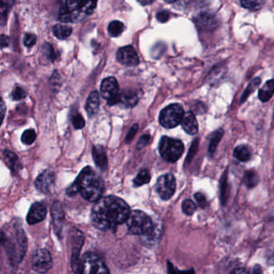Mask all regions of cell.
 <instances>
[{
	"mask_svg": "<svg viewBox=\"0 0 274 274\" xmlns=\"http://www.w3.org/2000/svg\"><path fill=\"white\" fill-rule=\"evenodd\" d=\"M131 214L128 205L116 196H105L99 199L91 212L92 224L101 231L113 230L126 222Z\"/></svg>",
	"mask_w": 274,
	"mask_h": 274,
	"instance_id": "1",
	"label": "cell"
},
{
	"mask_svg": "<svg viewBox=\"0 0 274 274\" xmlns=\"http://www.w3.org/2000/svg\"><path fill=\"white\" fill-rule=\"evenodd\" d=\"M129 233L141 237V242L146 246H155L162 235V224L139 210L131 211L126 220Z\"/></svg>",
	"mask_w": 274,
	"mask_h": 274,
	"instance_id": "2",
	"label": "cell"
},
{
	"mask_svg": "<svg viewBox=\"0 0 274 274\" xmlns=\"http://www.w3.org/2000/svg\"><path fill=\"white\" fill-rule=\"evenodd\" d=\"M73 184L83 198L89 202H96L104 192L103 179L90 167L81 171Z\"/></svg>",
	"mask_w": 274,
	"mask_h": 274,
	"instance_id": "3",
	"label": "cell"
},
{
	"mask_svg": "<svg viewBox=\"0 0 274 274\" xmlns=\"http://www.w3.org/2000/svg\"><path fill=\"white\" fill-rule=\"evenodd\" d=\"M98 0H61L58 19L62 23H76L85 20L95 10Z\"/></svg>",
	"mask_w": 274,
	"mask_h": 274,
	"instance_id": "4",
	"label": "cell"
},
{
	"mask_svg": "<svg viewBox=\"0 0 274 274\" xmlns=\"http://www.w3.org/2000/svg\"><path fill=\"white\" fill-rule=\"evenodd\" d=\"M11 230H2V244L11 263H20L27 249V238L21 227L14 224Z\"/></svg>",
	"mask_w": 274,
	"mask_h": 274,
	"instance_id": "5",
	"label": "cell"
},
{
	"mask_svg": "<svg viewBox=\"0 0 274 274\" xmlns=\"http://www.w3.org/2000/svg\"><path fill=\"white\" fill-rule=\"evenodd\" d=\"M184 151V145L180 140L171 137H162L159 142V152L163 159L169 163H175L180 159Z\"/></svg>",
	"mask_w": 274,
	"mask_h": 274,
	"instance_id": "6",
	"label": "cell"
},
{
	"mask_svg": "<svg viewBox=\"0 0 274 274\" xmlns=\"http://www.w3.org/2000/svg\"><path fill=\"white\" fill-rule=\"evenodd\" d=\"M109 270L99 255L85 252L81 258V274H109Z\"/></svg>",
	"mask_w": 274,
	"mask_h": 274,
	"instance_id": "7",
	"label": "cell"
},
{
	"mask_svg": "<svg viewBox=\"0 0 274 274\" xmlns=\"http://www.w3.org/2000/svg\"><path fill=\"white\" fill-rule=\"evenodd\" d=\"M184 114V110L180 104H171L162 110L159 115V122L165 128H174L182 122Z\"/></svg>",
	"mask_w": 274,
	"mask_h": 274,
	"instance_id": "8",
	"label": "cell"
},
{
	"mask_svg": "<svg viewBox=\"0 0 274 274\" xmlns=\"http://www.w3.org/2000/svg\"><path fill=\"white\" fill-rule=\"evenodd\" d=\"M101 94L103 98L106 99L109 105L120 103L119 85L114 77H107L103 80L101 85Z\"/></svg>",
	"mask_w": 274,
	"mask_h": 274,
	"instance_id": "9",
	"label": "cell"
},
{
	"mask_svg": "<svg viewBox=\"0 0 274 274\" xmlns=\"http://www.w3.org/2000/svg\"><path fill=\"white\" fill-rule=\"evenodd\" d=\"M155 188L162 200H170L176 190L175 178L172 174H163L158 178Z\"/></svg>",
	"mask_w": 274,
	"mask_h": 274,
	"instance_id": "10",
	"label": "cell"
},
{
	"mask_svg": "<svg viewBox=\"0 0 274 274\" xmlns=\"http://www.w3.org/2000/svg\"><path fill=\"white\" fill-rule=\"evenodd\" d=\"M84 235L78 229H73L72 231V266L73 272L81 274V258L80 252L84 244Z\"/></svg>",
	"mask_w": 274,
	"mask_h": 274,
	"instance_id": "11",
	"label": "cell"
},
{
	"mask_svg": "<svg viewBox=\"0 0 274 274\" xmlns=\"http://www.w3.org/2000/svg\"><path fill=\"white\" fill-rule=\"evenodd\" d=\"M52 266L51 254L46 249H38L32 257V268L35 272L44 274L48 272Z\"/></svg>",
	"mask_w": 274,
	"mask_h": 274,
	"instance_id": "12",
	"label": "cell"
},
{
	"mask_svg": "<svg viewBox=\"0 0 274 274\" xmlns=\"http://www.w3.org/2000/svg\"><path fill=\"white\" fill-rule=\"evenodd\" d=\"M54 172L50 170H46L42 172L36 178L35 182V188L43 194H50L55 187Z\"/></svg>",
	"mask_w": 274,
	"mask_h": 274,
	"instance_id": "13",
	"label": "cell"
},
{
	"mask_svg": "<svg viewBox=\"0 0 274 274\" xmlns=\"http://www.w3.org/2000/svg\"><path fill=\"white\" fill-rule=\"evenodd\" d=\"M117 59L120 63L126 66H136L139 63L137 52L131 45L120 48L117 52Z\"/></svg>",
	"mask_w": 274,
	"mask_h": 274,
	"instance_id": "14",
	"label": "cell"
},
{
	"mask_svg": "<svg viewBox=\"0 0 274 274\" xmlns=\"http://www.w3.org/2000/svg\"><path fill=\"white\" fill-rule=\"evenodd\" d=\"M194 22L200 31H211L218 26V20L215 15L208 12L199 14L194 19Z\"/></svg>",
	"mask_w": 274,
	"mask_h": 274,
	"instance_id": "15",
	"label": "cell"
},
{
	"mask_svg": "<svg viewBox=\"0 0 274 274\" xmlns=\"http://www.w3.org/2000/svg\"><path fill=\"white\" fill-rule=\"evenodd\" d=\"M51 213L52 215V221H53V227H54L55 233L57 237H61L62 235V229H63L64 223H65V212L61 204L55 202L52 205Z\"/></svg>",
	"mask_w": 274,
	"mask_h": 274,
	"instance_id": "16",
	"label": "cell"
},
{
	"mask_svg": "<svg viewBox=\"0 0 274 274\" xmlns=\"http://www.w3.org/2000/svg\"><path fill=\"white\" fill-rule=\"evenodd\" d=\"M46 215H47V209L45 205L41 203H35L29 210V214L27 216V221L30 225L37 224L45 219Z\"/></svg>",
	"mask_w": 274,
	"mask_h": 274,
	"instance_id": "17",
	"label": "cell"
},
{
	"mask_svg": "<svg viewBox=\"0 0 274 274\" xmlns=\"http://www.w3.org/2000/svg\"><path fill=\"white\" fill-rule=\"evenodd\" d=\"M182 127L186 133L190 135H195L198 133V122L196 121V117L192 112H187L184 114L182 120Z\"/></svg>",
	"mask_w": 274,
	"mask_h": 274,
	"instance_id": "18",
	"label": "cell"
},
{
	"mask_svg": "<svg viewBox=\"0 0 274 274\" xmlns=\"http://www.w3.org/2000/svg\"><path fill=\"white\" fill-rule=\"evenodd\" d=\"M94 163L101 170L105 171L108 168V159L104 149L101 146H94L92 150Z\"/></svg>",
	"mask_w": 274,
	"mask_h": 274,
	"instance_id": "19",
	"label": "cell"
},
{
	"mask_svg": "<svg viewBox=\"0 0 274 274\" xmlns=\"http://www.w3.org/2000/svg\"><path fill=\"white\" fill-rule=\"evenodd\" d=\"M99 107H100V95L97 91L92 92L91 94H89L85 104V109L88 115L92 117L97 114L99 110Z\"/></svg>",
	"mask_w": 274,
	"mask_h": 274,
	"instance_id": "20",
	"label": "cell"
},
{
	"mask_svg": "<svg viewBox=\"0 0 274 274\" xmlns=\"http://www.w3.org/2000/svg\"><path fill=\"white\" fill-rule=\"evenodd\" d=\"M3 158H4L5 162L8 166V168L11 169L12 173L15 174L20 169V165L17 155L10 150H5L3 151Z\"/></svg>",
	"mask_w": 274,
	"mask_h": 274,
	"instance_id": "21",
	"label": "cell"
},
{
	"mask_svg": "<svg viewBox=\"0 0 274 274\" xmlns=\"http://www.w3.org/2000/svg\"><path fill=\"white\" fill-rule=\"evenodd\" d=\"M274 94V79H271L270 81L263 85V87L261 88L259 90L258 94V98L262 103H266L268 101L270 100V98H272Z\"/></svg>",
	"mask_w": 274,
	"mask_h": 274,
	"instance_id": "22",
	"label": "cell"
},
{
	"mask_svg": "<svg viewBox=\"0 0 274 274\" xmlns=\"http://www.w3.org/2000/svg\"><path fill=\"white\" fill-rule=\"evenodd\" d=\"M260 178L257 172L254 170L246 171L242 182L248 188H253L259 183Z\"/></svg>",
	"mask_w": 274,
	"mask_h": 274,
	"instance_id": "23",
	"label": "cell"
},
{
	"mask_svg": "<svg viewBox=\"0 0 274 274\" xmlns=\"http://www.w3.org/2000/svg\"><path fill=\"white\" fill-rule=\"evenodd\" d=\"M233 155L239 161L248 162L251 159L252 153H251L250 148L248 146L242 145V146H238L236 147Z\"/></svg>",
	"mask_w": 274,
	"mask_h": 274,
	"instance_id": "24",
	"label": "cell"
},
{
	"mask_svg": "<svg viewBox=\"0 0 274 274\" xmlns=\"http://www.w3.org/2000/svg\"><path fill=\"white\" fill-rule=\"evenodd\" d=\"M137 101H138V98H137V94H135L133 92L126 91L121 94L120 103L123 104L124 106L129 107V108L135 106V104H137Z\"/></svg>",
	"mask_w": 274,
	"mask_h": 274,
	"instance_id": "25",
	"label": "cell"
},
{
	"mask_svg": "<svg viewBox=\"0 0 274 274\" xmlns=\"http://www.w3.org/2000/svg\"><path fill=\"white\" fill-rule=\"evenodd\" d=\"M72 32V28L67 26V25L57 24L53 27V33H54L55 36L60 39H65L71 35Z\"/></svg>",
	"mask_w": 274,
	"mask_h": 274,
	"instance_id": "26",
	"label": "cell"
},
{
	"mask_svg": "<svg viewBox=\"0 0 274 274\" xmlns=\"http://www.w3.org/2000/svg\"><path fill=\"white\" fill-rule=\"evenodd\" d=\"M223 135H224V130L223 129H219L215 132H214L208 146V153L210 155H212L215 152V149L217 147V145L220 142V139L222 138Z\"/></svg>",
	"mask_w": 274,
	"mask_h": 274,
	"instance_id": "27",
	"label": "cell"
},
{
	"mask_svg": "<svg viewBox=\"0 0 274 274\" xmlns=\"http://www.w3.org/2000/svg\"><path fill=\"white\" fill-rule=\"evenodd\" d=\"M266 0H240L242 7L251 11H257L263 7Z\"/></svg>",
	"mask_w": 274,
	"mask_h": 274,
	"instance_id": "28",
	"label": "cell"
},
{
	"mask_svg": "<svg viewBox=\"0 0 274 274\" xmlns=\"http://www.w3.org/2000/svg\"><path fill=\"white\" fill-rule=\"evenodd\" d=\"M124 29V24L120 22V21H118V20H114L109 24L108 32H109V35L111 36L117 37L123 33Z\"/></svg>",
	"mask_w": 274,
	"mask_h": 274,
	"instance_id": "29",
	"label": "cell"
},
{
	"mask_svg": "<svg viewBox=\"0 0 274 274\" xmlns=\"http://www.w3.org/2000/svg\"><path fill=\"white\" fill-rule=\"evenodd\" d=\"M150 174L148 171L142 170L138 173L137 177L134 180V186L135 187H141L145 185L146 183H150Z\"/></svg>",
	"mask_w": 274,
	"mask_h": 274,
	"instance_id": "30",
	"label": "cell"
},
{
	"mask_svg": "<svg viewBox=\"0 0 274 274\" xmlns=\"http://www.w3.org/2000/svg\"><path fill=\"white\" fill-rule=\"evenodd\" d=\"M261 81V79L259 77H257V78L253 79L249 83V85H248V87L245 89V91L244 92V94H243L241 98H240V103H243L244 102H245L246 99L250 96V94H252V92L254 91L255 89L258 87V85H260Z\"/></svg>",
	"mask_w": 274,
	"mask_h": 274,
	"instance_id": "31",
	"label": "cell"
},
{
	"mask_svg": "<svg viewBox=\"0 0 274 274\" xmlns=\"http://www.w3.org/2000/svg\"><path fill=\"white\" fill-rule=\"evenodd\" d=\"M35 138H36L35 131L32 129H29V130L24 131L22 137H21V141L23 143L29 146V145H32L35 141Z\"/></svg>",
	"mask_w": 274,
	"mask_h": 274,
	"instance_id": "32",
	"label": "cell"
},
{
	"mask_svg": "<svg viewBox=\"0 0 274 274\" xmlns=\"http://www.w3.org/2000/svg\"><path fill=\"white\" fill-rule=\"evenodd\" d=\"M182 210L183 213L187 215H192L196 211V205L191 200H186L182 204Z\"/></svg>",
	"mask_w": 274,
	"mask_h": 274,
	"instance_id": "33",
	"label": "cell"
},
{
	"mask_svg": "<svg viewBox=\"0 0 274 274\" xmlns=\"http://www.w3.org/2000/svg\"><path fill=\"white\" fill-rule=\"evenodd\" d=\"M72 125L74 126L75 129L80 130L82 129L85 125V120L83 118L81 113H76L72 118Z\"/></svg>",
	"mask_w": 274,
	"mask_h": 274,
	"instance_id": "34",
	"label": "cell"
},
{
	"mask_svg": "<svg viewBox=\"0 0 274 274\" xmlns=\"http://www.w3.org/2000/svg\"><path fill=\"white\" fill-rule=\"evenodd\" d=\"M26 92L22 88L16 87L12 92V98L15 101H20L26 97Z\"/></svg>",
	"mask_w": 274,
	"mask_h": 274,
	"instance_id": "35",
	"label": "cell"
},
{
	"mask_svg": "<svg viewBox=\"0 0 274 274\" xmlns=\"http://www.w3.org/2000/svg\"><path fill=\"white\" fill-rule=\"evenodd\" d=\"M195 199L196 202L198 203L199 206L202 208H205L207 206V200L205 198V196L200 192H197L195 194Z\"/></svg>",
	"mask_w": 274,
	"mask_h": 274,
	"instance_id": "36",
	"label": "cell"
},
{
	"mask_svg": "<svg viewBox=\"0 0 274 274\" xmlns=\"http://www.w3.org/2000/svg\"><path fill=\"white\" fill-rule=\"evenodd\" d=\"M35 42H36V36L33 34H26L24 36V44L28 48H30L32 46L34 45Z\"/></svg>",
	"mask_w": 274,
	"mask_h": 274,
	"instance_id": "37",
	"label": "cell"
},
{
	"mask_svg": "<svg viewBox=\"0 0 274 274\" xmlns=\"http://www.w3.org/2000/svg\"><path fill=\"white\" fill-rule=\"evenodd\" d=\"M150 135H144L140 137V139L137 141V150H141V149L144 148L145 146H147L150 141Z\"/></svg>",
	"mask_w": 274,
	"mask_h": 274,
	"instance_id": "38",
	"label": "cell"
},
{
	"mask_svg": "<svg viewBox=\"0 0 274 274\" xmlns=\"http://www.w3.org/2000/svg\"><path fill=\"white\" fill-rule=\"evenodd\" d=\"M43 53L46 57H48L50 60L55 59V53L52 46L49 44H44L43 47Z\"/></svg>",
	"mask_w": 274,
	"mask_h": 274,
	"instance_id": "39",
	"label": "cell"
},
{
	"mask_svg": "<svg viewBox=\"0 0 274 274\" xmlns=\"http://www.w3.org/2000/svg\"><path fill=\"white\" fill-rule=\"evenodd\" d=\"M156 18L159 22L165 23L170 19V13L168 11H159V13L157 14Z\"/></svg>",
	"mask_w": 274,
	"mask_h": 274,
	"instance_id": "40",
	"label": "cell"
},
{
	"mask_svg": "<svg viewBox=\"0 0 274 274\" xmlns=\"http://www.w3.org/2000/svg\"><path fill=\"white\" fill-rule=\"evenodd\" d=\"M137 130H138V126H137V124L134 125V126L131 127V130L129 131L128 135H127L126 137V142H130V141L134 139V137H135L136 133L137 132Z\"/></svg>",
	"mask_w": 274,
	"mask_h": 274,
	"instance_id": "41",
	"label": "cell"
},
{
	"mask_svg": "<svg viewBox=\"0 0 274 274\" xmlns=\"http://www.w3.org/2000/svg\"><path fill=\"white\" fill-rule=\"evenodd\" d=\"M9 42H10V39H9L8 36L5 35H1V46H2V48L7 47Z\"/></svg>",
	"mask_w": 274,
	"mask_h": 274,
	"instance_id": "42",
	"label": "cell"
},
{
	"mask_svg": "<svg viewBox=\"0 0 274 274\" xmlns=\"http://www.w3.org/2000/svg\"><path fill=\"white\" fill-rule=\"evenodd\" d=\"M246 273H248V271L245 269H237L232 271V274H246Z\"/></svg>",
	"mask_w": 274,
	"mask_h": 274,
	"instance_id": "43",
	"label": "cell"
},
{
	"mask_svg": "<svg viewBox=\"0 0 274 274\" xmlns=\"http://www.w3.org/2000/svg\"><path fill=\"white\" fill-rule=\"evenodd\" d=\"M141 5H148L154 1V0H137Z\"/></svg>",
	"mask_w": 274,
	"mask_h": 274,
	"instance_id": "44",
	"label": "cell"
},
{
	"mask_svg": "<svg viewBox=\"0 0 274 274\" xmlns=\"http://www.w3.org/2000/svg\"><path fill=\"white\" fill-rule=\"evenodd\" d=\"M1 109H2V119H3V116H4V109H5L4 103H3V102H2V107H1Z\"/></svg>",
	"mask_w": 274,
	"mask_h": 274,
	"instance_id": "45",
	"label": "cell"
},
{
	"mask_svg": "<svg viewBox=\"0 0 274 274\" xmlns=\"http://www.w3.org/2000/svg\"><path fill=\"white\" fill-rule=\"evenodd\" d=\"M269 262H270V265H274V254L273 255L272 257L270 258Z\"/></svg>",
	"mask_w": 274,
	"mask_h": 274,
	"instance_id": "46",
	"label": "cell"
},
{
	"mask_svg": "<svg viewBox=\"0 0 274 274\" xmlns=\"http://www.w3.org/2000/svg\"><path fill=\"white\" fill-rule=\"evenodd\" d=\"M164 1H166L167 2H170V3H171V2H176L178 0H164Z\"/></svg>",
	"mask_w": 274,
	"mask_h": 274,
	"instance_id": "47",
	"label": "cell"
}]
</instances>
